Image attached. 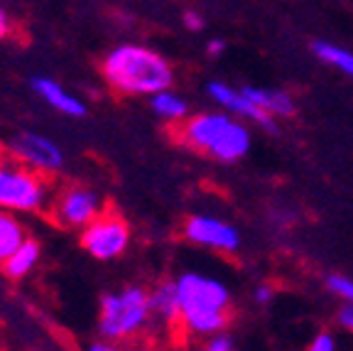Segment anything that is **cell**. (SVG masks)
<instances>
[{
	"label": "cell",
	"mask_w": 353,
	"mask_h": 351,
	"mask_svg": "<svg viewBox=\"0 0 353 351\" xmlns=\"http://www.w3.org/2000/svg\"><path fill=\"white\" fill-rule=\"evenodd\" d=\"M32 91L37 93L39 99L50 106L52 111L66 115V118H83V115H86V104H83V99H79L77 93H72L66 86H61L57 79L34 77Z\"/></svg>",
	"instance_id": "8fae6325"
},
{
	"label": "cell",
	"mask_w": 353,
	"mask_h": 351,
	"mask_svg": "<svg viewBox=\"0 0 353 351\" xmlns=\"http://www.w3.org/2000/svg\"><path fill=\"white\" fill-rule=\"evenodd\" d=\"M39 258H42V246H39V241L37 238H28V241L22 243V246L17 248V251L12 253L10 258L0 265V268H3L6 278L22 280V278H28V275L37 268Z\"/></svg>",
	"instance_id": "2e32d148"
},
{
	"label": "cell",
	"mask_w": 353,
	"mask_h": 351,
	"mask_svg": "<svg viewBox=\"0 0 353 351\" xmlns=\"http://www.w3.org/2000/svg\"><path fill=\"white\" fill-rule=\"evenodd\" d=\"M130 238L132 236L128 221L113 209H105L103 214L96 216L86 229L79 231V241H81L83 251L101 263L121 258L130 246Z\"/></svg>",
	"instance_id": "8992f818"
},
{
	"label": "cell",
	"mask_w": 353,
	"mask_h": 351,
	"mask_svg": "<svg viewBox=\"0 0 353 351\" xmlns=\"http://www.w3.org/2000/svg\"><path fill=\"white\" fill-rule=\"evenodd\" d=\"M57 187L52 177L0 153V209L15 214H50Z\"/></svg>",
	"instance_id": "5b68a950"
},
{
	"label": "cell",
	"mask_w": 353,
	"mask_h": 351,
	"mask_svg": "<svg viewBox=\"0 0 353 351\" xmlns=\"http://www.w3.org/2000/svg\"><path fill=\"white\" fill-rule=\"evenodd\" d=\"M150 108L152 113L160 118V121L170 123V126H182L189 118V104L182 93L172 91V88H165V91L154 93L150 96Z\"/></svg>",
	"instance_id": "5bb4252c"
},
{
	"label": "cell",
	"mask_w": 353,
	"mask_h": 351,
	"mask_svg": "<svg viewBox=\"0 0 353 351\" xmlns=\"http://www.w3.org/2000/svg\"><path fill=\"white\" fill-rule=\"evenodd\" d=\"M86 351H128V349H125V346H121V344H113V341L99 339V341H94V344L88 346Z\"/></svg>",
	"instance_id": "cb8c5ba5"
},
{
	"label": "cell",
	"mask_w": 353,
	"mask_h": 351,
	"mask_svg": "<svg viewBox=\"0 0 353 351\" xmlns=\"http://www.w3.org/2000/svg\"><path fill=\"white\" fill-rule=\"evenodd\" d=\"M223 50H226V42H223V39H211L209 47H206V52H209L211 57H221Z\"/></svg>",
	"instance_id": "484cf974"
},
{
	"label": "cell",
	"mask_w": 353,
	"mask_h": 351,
	"mask_svg": "<svg viewBox=\"0 0 353 351\" xmlns=\"http://www.w3.org/2000/svg\"><path fill=\"white\" fill-rule=\"evenodd\" d=\"M12 35V20L8 17V12L0 8V39H8Z\"/></svg>",
	"instance_id": "d4e9b609"
},
{
	"label": "cell",
	"mask_w": 353,
	"mask_h": 351,
	"mask_svg": "<svg viewBox=\"0 0 353 351\" xmlns=\"http://www.w3.org/2000/svg\"><path fill=\"white\" fill-rule=\"evenodd\" d=\"M105 211V204L101 194L91 187L81 184V182H69V184L59 187L54 194V202L50 207V216L69 231H81L86 229L96 216Z\"/></svg>",
	"instance_id": "52a82bcc"
},
{
	"label": "cell",
	"mask_w": 353,
	"mask_h": 351,
	"mask_svg": "<svg viewBox=\"0 0 353 351\" xmlns=\"http://www.w3.org/2000/svg\"><path fill=\"white\" fill-rule=\"evenodd\" d=\"M101 77L118 96H154L172 88L174 69L160 52L145 44H118L101 59Z\"/></svg>",
	"instance_id": "7a4b0ae2"
},
{
	"label": "cell",
	"mask_w": 353,
	"mask_h": 351,
	"mask_svg": "<svg viewBox=\"0 0 353 351\" xmlns=\"http://www.w3.org/2000/svg\"><path fill=\"white\" fill-rule=\"evenodd\" d=\"M6 153L47 177L59 175L66 165L61 145L37 131H17L6 143Z\"/></svg>",
	"instance_id": "ba28073f"
},
{
	"label": "cell",
	"mask_w": 353,
	"mask_h": 351,
	"mask_svg": "<svg viewBox=\"0 0 353 351\" xmlns=\"http://www.w3.org/2000/svg\"><path fill=\"white\" fill-rule=\"evenodd\" d=\"M0 153H3V150H0Z\"/></svg>",
	"instance_id": "4316f807"
},
{
	"label": "cell",
	"mask_w": 353,
	"mask_h": 351,
	"mask_svg": "<svg viewBox=\"0 0 353 351\" xmlns=\"http://www.w3.org/2000/svg\"><path fill=\"white\" fill-rule=\"evenodd\" d=\"M253 297L258 305H270L272 297H275V290H272V285H268V283H260L253 290Z\"/></svg>",
	"instance_id": "7402d4cb"
},
{
	"label": "cell",
	"mask_w": 353,
	"mask_h": 351,
	"mask_svg": "<svg viewBox=\"0 0 353 351\" xmlns=\"http://www.w3.org/2000/svg\"><path fill=\"white\" fill-rule=\"evenodd\" d=\"M336 319H339V324H341L343 330L353 334V305H351V302H343L341 307H339Z\"/></svg>",
	"instance_id": "44dd1931"
},
{
	"label": "cell",
	"mask_w": 353,
	"mask_h": 351,
	"mask_svg": "<svg viewBox=\"0 0 353 351\" xmlns=\"http://www.w3.org/2000/svg\"><path fill=\"white\" fill-rule=\"evenodd\" d=\"M253 104L272 118H290L294 113V99L282 88H263V86H243Z\"/></svg>",
	"instance_id": "4fadbf2b"
},
{
	"label": "cell",
	"mask_w": 353,
	"mask_h": 351,
	"mask_svg": "<svg viewBox=\"0 0 353 351\" xmlns=\"http://www.w3.org/2000/svg\"><path fill=\"white\" fill-rule=\"evenodd\" d=\"M326 287H329L331 295L341 297L343 302H351L353 305V278H346V275H329L326 278Z\"/></svg>",
	"instance_id": "ac0fdd59"
},
{
	"label": "cell",
	"mask_w": 353,
	"mask_h": 351,
	"mask_svg": "<svg viewBox=\"0 0 353 351\" xmlns=\"http://www.w3.org/2000/svg\"><path fill=\"white\" fill-rule=\"evenodd\" d=\"M312 52H314V57L319 61L334 66V69H339L341 74H346V77L353 79V52L351 50H343V47H339V44L319 39V42L312 44Z\"/></svg>",
	"instance_id": "e0dca14e"
},
{
	"label": "cell",
	"mask_w": 353,
	"mask_h": 351,
	"mask_svg": "<svg viewBox=\"0 0 353 351\" xmlns=\"http://www.w3.org/2000/svg\"><path fill=\"white\" fill-rule=\"evenodd\" d=\"M176 140L221 165H233L253 148L250 128L228 111H201L176 126Z\"/></svg>",
	"instance_id": "3957f363"
},
{
	"label": "cell",
	"mask_w": 353,
	"mask_h": 351,
	"mask_svg": "<svg viewBox=\"0 0 353 351\" xmlns=\"http://www.w3.org/2000/svg\"><path fill=\"white\" fill-rule=\"evenodd\" d=\"M206 93H209V99L214 101L219 108L228 111V113H233L236 118H241V121H253L255 126L265 128V131H270V133L277 131L275 118L268 115L265 111H260L258 106L253 104V99L245 93V88H236L226 82H211L209 86H206Z\"/></svg>",
	"instance_id": "30bf717a"
},
{
	"label": "cell",
	"mask_w": 353,
	"mask_h": 351,
	"mask_svg": "<svg viewBox=\"0 0 353 351\" xmlns=\"http://www.w3.org/2000/svg\"><path fill=\"white\" fill-rule=\"evenodd\" d=\"M28 238V229L22 224L20 214L0 209V265L6 263Z\"/></svg>",
	"instance_id": "9a60e30c"
},
{
	"label": "cell",
	"mask_w": 353,
	"mask_h": 351,
	"mask_svg": "<svg viewBox=\"0 0 353 351\" xmlns=\"http://www.w3.org/2000/svg\"><path fill=\"white\" fill-rule=\"evenodd\" d=\"M182 236L189 243L216 253H236L241 248V231L216 214H192L184 219Z\"/></svg>",
	"instance_id": "9c48e42d"
},
{
	"label": "cell",
	"mask_w": 353,
	"mask_h": 351,
	"mask_svg": "<svg viewBox=\"0 0 353 351\" xmlns=\"http://www.w3.org/2000/svg\"><path fill=\"white\" fill-rule=\"evenodd\" d=\"M150 327H154V319L148 287L123 285L101 295L96 330L103 341L128 344L145 334Z\"/></svg>",
	"instance_id": "277c9868"
},
{
	"label": "cell",
	"mask_w": 353,
	"mask_h": 351,
	"mask_svg": "<svg viewBox=\"0 0 353 351\" xmlns=\"http://www.w3.org/2000/svg\"><path fill=\"white\" fill-rule=\"evenodd\" d=\"M182 20H184V25H187L189 30H194V32H199V30L204 28V17L199 15L196 10H187Z\"/></svg>",
	"instance_id": "603a6c76"
},
{
	"label": "cell",
	"mask_w": 353,
	"mask_h": 351,
	"mask_svg": "<svg viewBox=\"0 0 353 351\" xmlns=\"http://www.w3.org/2000/svg\"><path fill=\"white\" fill-rule=\"evenodd\" d=\"M307 351H339V341L331 332H319L314 339L309 341Z\"/></svg>",
	"instance_id": "ffe728a7"
},
{
	"label": "cell",
	"mask_w": 353,
	"mask_h": 351,
	"mask_svg": "<svg viewBox=\"0 0 353 351\" xmlns=\"http://www.w3.org/2000/svg\"><path fill=\"white\" fill-rule=\"evenodd\" d=\"M179 295V327L187 334L209 339L231 322V290L216 275L184 270L174 278Z\"/></svg>",
	"instance_id": "6da1fadb"
},
{
	"label": "cell",
	"mask_w": 353,
	"mask_h": 351,
	"mask_svg": "<svg viewBox=\"0 0 353 351\" xmlns=\"http://www.w3.org/2000/svg\"><path fill=\"white\" fill-rule=\"evenodd\" d=\"M199 351H238V346L226 332H221V334H216V336H209Z\"/></svg>",
	"instance_id": "d6986e66"
},
{
	"label": "cell",
	"mask_w": 353,
	"mask_h": 351,
	"mask_svg": "<svg viewBox=\"0 0 353 351\" xmlns=\"http://www.w3.org/2000/svg\"><path fill=\"white\" fill-rule=\"evenodd\" d=\"M150 307L152 319L160 327H176L179 324V295H176L174 280H162L150 287Z\"/></svg>",
	"instance_id": "7c38bea8"
}]
</instances>
